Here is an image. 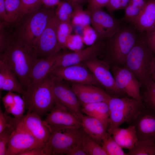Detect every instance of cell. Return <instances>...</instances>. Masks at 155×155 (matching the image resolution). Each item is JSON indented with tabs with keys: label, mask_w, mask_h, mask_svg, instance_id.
<instances>
[{
	"label": "cell",
	"mask_w": 155,
	"mask_h": 155,
	"mask_svg": "<svg viewBox=\"0 0 155 155\" xmlns=\"http://www.w3.org/2000/svg\"><path fill=\"white\" fill-rule=\"evenodd\" d=\"M0 58L6 61L26 90L30 84L31 70L38 58L34 48L16 36L10 27Z\"/></svg>",
	"instance_id": "cell-1"
},
{
	"label": "cell",
	"mask_w": 155,
	"mask_h": 155,
	"mask_svg": "<svg viewBox=\"0 0 155 155\" xmlns=\"http://www.w3.org/2000/svg\"><path fill=\"white\" fill-rule=\"evenodd\" d=\"M54 16L53 8L42 7L10 23L12 31L18 37L33 47L34 43Z\"/></svg>",
	"instance_id": "cell-2"
},
{
	"label": "cell",
	"mask_w": 155,
	"mask_h": 155,
	"mask_svg": "<svg viewBox=\"0 0 155 155\" xmlns=\"http://www.w3.org/2000/svg\"><path fill=\"white\" fill-rule=\"evenodd\" d=\"M155 57L146 42L143 33L139 32L136 43L123 67L133 74L144 90L153 81L151 74Z\"/></svg>",
	"instance_id": "cell-3"
},
{
	"label": "cell",
	"mask_w": 155,
	"mask_h": 155,
	"mask_svg": "<svg viewBox=\"0 0 155 155\" xmlns=\"http://www.w3.org/2000/svg\"><path fill=\"white\" fill-rule=\"evenodd\" d=\"M28 110L40 117L50 112L56 103L49 74L42 80L31 83L22 96Z\"/></svg>",
	"instance_id": "cell-4"
},
{
	"label": "cell",
	"mask_w": 155,
	"mask_h": 155,
	"mask_svg": "<svg viewBox=\"0 0 155 155\" xmlns=\"http://www.w3.org/2000/svg\"><path fill=\"white\" fill-rule=\"evenodd\" d=\"M139 32L131 24L121 25L115 34L105 39L102 46L105 48L107 55L112 65L123 66L127 56L135 45Z\"/></svg>",
	"instance_id": "cell-5"
},
{
	"label": "cell",
	"mask_w": 155,
	"mask_h": 155,
	"mask_svg": "<svg viewBox=\"0 0 155 155\" xmlns=\"http://www.w3.org/2000/svg\"><path fill=\"white\" fill-rule=\"evenodd\" d=\"M108 104L109 108V123L107 132L111 134L115 129L123 123L128 124L135 117L142 108V100L124 96L111 97Z\"/></svg>",
	"instance_id": "cell-6"
},
{
	"label": "cell",
	"mask_w": 155,
	"mask_h": 155,
	"mask_svg": "<svg viewBox=\"0 0 155 155\" xmlns=\"http://www.w3.org/2000/svg\"><path fill=\"white\" fill-rule=\"evenodd\" d=\"M51 133L44 147L46 155H67L85 134L82 127L55 129Z\"/></svg>",
	"instance_id": "cell-7"
},
{
	"label": "cell",
	"mask_w": 155,
	"mask_h": 155,
	"mask_svg": "<svg viewBox=\"0 0 155 155\" xmlns=\"http://www.w3.org/2000/svg\"><path fill=\"white\" fill-rule=\"evenodd\" d=\"M85 66L106 91L112 97H122L126 94L116 86L109 63L95 57L86 61Z\"/></svg>",
	"instance_id": "cell-8"
},
{
	"label": "cell",
	"mask_w": 155,
	"mask_h": 155,
	"mask_svg": "<svg viewBox=\"0 0 155 155\" xmlns=\"http://www.w3.org/2000/svg\"><path fill=\"white\" fill-rule=\"evenodd\" d=\"M7 119L9 123L15 128L24 131L45 144L50 137V128L42 120L41 117L35 113H27L18 119L8 115Z\"/></svg>",
	"instance_id": "cell-9"
},
{
	"label": "cell",
	"mask_w": 155,
	"mask_h": 155,
	"mask_svg": "<svg viewBox=\"0 0 155 155\" xmlns=\"http://www.w3.org/2000/svg\"><path fill=\"white\" fill-rule=\"evenodd\" d=\"M59 21L54 16L50 20L33 46L38 58H45L55 55L61 49L57 38V29Z\"/></svg>",
	"instance_id": "cell-10"
},
{
	"label": "cell",
	"mask_w": 155,
	"mask_h": 155,
	"mask_svg": "<svg viewBox=\"0 0 155 155\" xmlns=\"http://www.w3.org/2000/svg\"><path fill=\"white\" fill-rule=\"evenodd\" d=\"M51 78L53 90L56 101L65 107L81 121L84 116L80 104L71 87L63 80L49 74Z\"/></svg>",
	"instance_id": "cell-11"
},
{
	"label": "cell",
	"mask_w": 155,
	"mask_h": 155,
	"mask_svg": "<svg viewBox=\"0 0 155 155\" xmlns=\"http://www.w3.org/2000/svg\"><path fill=\"white\" fill-rule=\"evenodd\" d=\"M143 103L140 111L128 125L134 126L139 142L155 143V111Z\"/></svg>",
	"instance_id": "cell-12"
},
{
	"label": "cell",
	"mask_w": 155,
	"mask_h": 155,
	"mask_svg": "<svg viewBox=\"0 0 155 155\" xmlns=\"http://www.w3.org/2000/svg\"><path fill=\"white\" fill-rule=\"evenodd\" d=\"M52 130L82 127L81 121L65 107L56 103L44 120Z\"/></svg>",
	"instance_id": "cell-13"
},
{
	"label": "cell",
	"mask_w": 155,
	"mask_h": 155,
	"mask_svg": "<svg viewBox=\"0 0 155 155\" xmlns=\"http://www.w3.org/2000/svg\"><path fill=\"white\" fill-rule=\"evenodd\" d=\"M91 24L96 32L99 41L110 38L120 28L121 22L102 8L91 12Z\"/></svg>",
	"instance_id": "cell-14"
},
{
	"label": "cell",
	"mask_w": 155,
	"mask_h": 155,
	"mask_svg": "<svg viewBox=\"0 0 155 155\" xmlns=\"http://www.w3.org/2000/svg\"><path fill=\"white\" fill-rule=\"evenodd\" d=\"M112 66L111 70L116 87L131 98L142 100L141 85L133 74L123 67Z\"/></svg>",
	"instance_id": "cell-15"
},
{
	"label": "cell",
	"mask_w": 155,
	"mask_h": 155,
	"mask_svg": "<svg viewBox=\"0 0 155 155\" xmlns=\"http://www.w3.org/2000/svg\"><path fill=\"white\" fill-rule=\"evenodd\" d=\"M49 74L72 83L91 84L100 87L91 72L86 66L80 63L57 68Z\"/></svg>",
	"instance_id": "cell-16"
},
{
	"label": "cell",
	"mask_w": 155,
	"mask_h": 155,
	"mask_svg": "<svg viewBox=\"0 0 155 155\" xmlns=\"http://www.w3.org/2000/svg\"><path fill=\"white\" fill-rule=\"evenodd\" d=\"M15 128L11 136L7 155H19L33 148L44 147L45 143L31 134L19 128Z\"/></svg>",
	"instance_id": "cell-17"
},
{
	"label": "cell",
	"mask_w": 155,
	"mask_h": 155,
	"mask_svg": "<svg viewBox=\"0 0 155 155\" xmlns=\"http://www.w3.org/2000/svg\"><path fill=\"white\" fill-rule=\"evenodd\" d=\"M102 44V41H98L78 51L67 53L60 52L51 71L57 68L80 64L82 61L96 57L101 49Z\"/></svg>",
	"instance_id": "cell-18"
},
{
	"label": "cell",
	"mask_w": 155,
	"mask_h": 155,
	"mask_svg": "<svg viewBox=\"0 0 155 155\" xmlns=\"http://www.w3.org/2000/svg\"><path fill=\"white\" fill-rule=\"evenodd\" d=\"M71 87L82 106L93 103H108L112 97L101 88L94 85L72 83Z\"/></svg>",
	"instance_id": "cell-19"
},
{
	"label": "cell",
	"mask_w": 155,
	"mask_h": 155,
	"mask_svg": "<svg viewBox=\"0 0 155 155\" xmlns=\"http://www.w3.org/2000/svg\"><path fill=\"white\" fill-rule=\"evenodd\" d=\"M0 90L16 92L22 96L26 90L6 61L0 58Z\"/></svg>",
	"instance_id": "cell-20"
},
{
	"label": "cell",
	"mask_w": 155,
	"mask_h": 155,
	"mask_svg": "<svg viewBox=\"0 0 155 155\" xmlns=\"http://www.w3.org/2000/svg\"><path fill=\"white\" fill-rule=\"evenodd\" d=\"M82 127L86 134L99 144L108 133L107 128L99 119L88 115L81 119Z\"/></svg>",
	"instance_id": "cell-21"
},
{
	"label": "cell",
	"mask_w": 155,
	"mask_h": 155,
	"mask_svg": "<svg viewBox=\"0 0 155 155\" xmlns=\"http://www.w3.org/2000/svg\"><path fill=\"white\" fill-rule=\"evenodd\" d=\"M137 31L144 33L155 26V0H148L133 24Z\"/></svg>",
	"instance_id": "cell-22"
},
{
	"label": "cell",
	"mask_w": 155,
	"mask_h": 155,
	"mask_svg": "<svg viewBox=\"0 0 155 155\" xmlns=\"http://www.w3.org/2000/svg\"><path fill=\"white\" fill-rule=\"evenodd\" d=\"M60 53L47 58L37 59L30 73V84L40 81L49 75Z\"/></svg>",
	"instance_id": "cell-23"
},
{
	"label": "cell",
	"mask_w": 155,
	"mask_h": 155,
	"mask_svg": "<svg viewBox=\"0 0 155 155\" xmlns=\"http://www.w3.org/2000/svg\"><path fill=\"white\" fill-rule=\"evenodd\" d=\"M125 128L118 127L114 129L111 134L117 142L123 148L130 149L138 142L134 126L129 125Z\"/></svg>",
	"instance_id": "cell-24"
},
{
	"label": "cell",
	"mask_w": 155,
	"mask_h": 155,
	"mask_svg": "<svg viewBox=\"0 0 155 155\" xmlns=\"http://www.w3.org/2000/svg\"><path fill=\"white\" fill-rule=\"evenodd\" d=\"M82 112L100 121L107 128L109 123V108L108 103L98 102L82 106Z\"/></svg>",
	"instance_id": "cell-25"
},
{
	"label": "cell",
	"mask_w": 155,
	"mask_h": 155,
	"mask_svg": "<svg viewBox=\"0 0 155 155\" xmlns=\"http://www.w3.org/2000/svg\"><path fill=\"white\" fill-rule=\"evenodd\" d=\"M73 28L78 26L82 28L91 24V13L83 9L82 5H77L73 7L71 21Z\"/></svg>",
	"instance_id": "cell-26"
},
{
	"label": "cell",
	"mask_w": 155,
	"mask_h": 155,
	"mask_svg": "<svg viewBox=\"0 0 155 155\" xmlns=\"http://www.w3.org/2000/svg\"><path fill=\"white\" fill-rule=\"evenodd\" d=\"M55 10V16L59 22H70L73 6L65 0L60 1Z\"/></svg>",
	"instance_id": "cell-27"
},
{
	"label": "cell",
	"mask_w": 155,
	"mask_h": 155,
	"mask_svg": "<svg viewBox=\"0 0 155 155\" xmlns=\"http://www.w3.org/2000/svg\"><path fill=\"white\" fill-rule=\"evenodd\" d=\"M82 143L84 150L87 155H107L102 146L86 133Z\"/></svg>",
	"instance_id": "cell-28"
},
{
	"label": "cell",
	"mask_w": 155,
	"mask_h": 155,
	"mask_svg": "<svg viewBox=\"0 0 155 155\" xmlns=\"http://www.w3.org/2000/svg\"><path fill=\"white\" fill-rule=\"evenodd\" d=\"M73 28L70 22H59L57 29V34L58 43L61 49H67V40L69 35L72 33Z\"/></svg>",
	"instance_id": "cell-29"
},
{
	"label": "cell",
	"mask_w": 155,
	"mask_h": 155,
	"mask_svg": "<svg viewBox=\"0 0 155 155\" xmlns=\"http://www.w3.org/2000/svg\"><path fill=\"white\" fill-rule=\"evenodd\" d=\"M101 144L107 155H127L111 135L108 133L104 138Z\"/></svg>",
	"instance_id": "cell-30"
},
{
	"label": "cell",
	"mask_w": 155,
	"mask_h": 155,
	"mask_svg": "<svg viewBox=\"0 0 155 155\" xmlns=\"http://www.w3.org/2000/svg\"><path fill=\"white\" fill-rule=\"evenodd\" d=\"M5 5L9 23H12L19 18L21 7V0H4Z\"/></svg>",
	"instance_id": "cell-31"
},
{
	"label": "cell",
	"mask_w": 155,
	"mask_h": 155,
	"mask_svg": "<svg viewBox=\"0 0 155 155\" xmlns=\"http://www.w3.org/2000/svg\"><path fill=\"white\" fill-rule=\"evenodd\" d=\"M127 155H155V143L139 142Z\"/></svg>",
	"instance_id": "cell-32"
},
{
	"label": "cell",
	"mask_w": 155,
	"mask_h": 155,
	"mask_svg": "<svg viewBox=\"0 0 155 155\" xmlns=\"http://www.w3.org/2000/svg\"><path fill=\"white\" fill-rule=\"evenodd\" d=\"M14 103L9 109L5 111L7 114H10L16 119H20L24 116L25 103L22 97L19 94L14 93Z\"/></svg>",
	"instance_id": "cell-33"
},
{
	"label": "cell",
	"mask_w": 155,
	"mask_h": 155,
	"mask_svg": "<svg viewBox=\"0 0 155 155\" xmlns=\"http://www.w3.org/2000/svg\"><path fill=\"white\" fill-rule=\"evenodd\" d=\"M141 97L144 104L155 111V82L152 81L144 90Z\"/></svg>",
	"instance_id": "cell-34"
},
{
	"label": "cell",
	"mask_w": 155,
	"mask_h": 155,
	"mask_svg": "<svg viewBox=\"0 0 155 155\" xmlns=\"http://www.w3.org/2000/svg\"><path fill=\"white\" fill-rule=\"evenodd\" d=\"M15 128L11 125L0 133V155H7L8 144L11 135Z\"/></svg>",
	"instance_id": "cell-35"
},
{
	"label": "cell",
	"mask_w": 155,
	"mask_h": 155,
	"mask_svg": "<svg viewBox=\"0 0 155 155\" xmlns=\"http://www.w3.org/2000/svg\"><path fill=\"white\" fill-rule=\"evenodd\" d=\"M84 43L82 36L77 33H71L68 36L66 42V48L76 52L82 49Z\"/></svg>",
	"instance_id": "cell-36"
},
{
	"label": "cell",
	"mask_w": 155,
	"mask_h": 155,
	"mask_svg": "<svg viewBox=\"0 0 155 155\" xmlns=\"http://www.w3.org/2000/svg\"><path fill=\"white\" fill-rule=\"evenodd\" d=\"M82 29L81 36L84 44L90 46L99 41L96 32L90 25L86 26Z\"/></svg>",
	"instance_id": "cell-37"
},
{
	"label": "cell",
	"mask_w": 155,
	"mask_h": 155,
	"mask_svg": "<svg viewBox=\"0 0 155 155\" xmlns=\"http://www.w3.org/2000/svg\"><path fill=\"white\" fill-rule=\"evenodd\" d=\"M21 0V12L18 18L25 14L35 11L42 7V0Z\"/></svg>",
	"instance_id": "cell-38"
},
{
	"label": "cell",
	"mask_w": 155,
	"mask_h": 155,
	"mask_svg": "<svg viewBox=\"0 0 155 155\" xmlns=\"http://www.w3.org/2000/svg\"><path fill=\"white\" fill-rule=\"evenodd\" d=\"M125 9V15L122 20L133 24L138 17L142 9L128 4Z\"/></svg>",
	"instance_id": "cell-39"
},
{
	"label": "cell",
	"mask_w": 155,
	"mask_h": 155,
	"mask_svg": "<svg viewBox=\"0 0 155 155\" xmlns=\"http://www.w3.org/2000/svg\"><path fill=\"white\" fill-rule=\"evenodd\" d=\"M143 33L148 46L155 56V26Z\"/></svg>",
	"instance_id": "cell-40"
},
{
	"label": "cell",
	"mask_w": 155,
	"mask_h": 155,
	"mask_svg": "<svg viewBox=\"0 0 155 155\" xmlns=\"http://www.w3.org/2000/svg\"><path fill=\"white\" fill-rule=\"evenodd\" d=\"M110 0H89L87 9L91 12L96 9L106 7Z\"/></svg>",
	"instance_id": "cell-41"
},
{
	"label": "cell",
	"mask_w": 155,
	"mask_h": 155,
	"mask_svg": "<svg viewBox=\"0 0 155 155\" xmlns=\"http://www.w3.org/2000/svg\"><path fill=\"white\" fill-rule=\"evenodd\" d=\"M5 111L11 107L14 103V92H8V93L2 98Z\"/></svg>",
	"instance_id": "cell-42"
},
{
	"label": "cell",
	"mask_w": 155,
	"mask_h": 155,
	"mask_svg": "<svg viewBox=\"0 0 155 155\" xmlns=\"http://www.w3.org/2000/svg\"><path fill=\"white\" fill-rule=\"evenodd\" d=\"M105 7L112 14L115 11L121 9V0H110Z\"/></svg>",
	"instance_id": "cell-43"
},
{
	"label": "cell",
	"mask_w": 155,
	"mask_h": 155,
	"mask_svg": "<svg viewBox=\"0 0 155 155\" xmlns=\"http://www.w3.org/2000/svg\"><path fill=\"white\" fill-rule=\"evenodd\" d=\"M82 142L71 149L67 155H87L84 150Z\"/></svg>",
	"instance_id": "cell-44"
},
{
	"label": "cell",
	"mask_w": 155,
	"mask_h": 155,
	"mask_svg": "<svg viewBox=\"0 0 155 155\" xmlns=\"http://www.w3.org/2000/svg\"><path fill=\"white\" fill-rule=\"evenodd\" d=\"M19 155H46L44 150V147L35 148L24 151Z\"/></svg>",
	"instance_id": "cell-45"
},
{
	"label": "cell",
	"mask_w": 155,
	"mask_h": 155,
	"mask_svg": "<svg viewBox=\"0 0 155 155\" xmlns=\"http://www.w3.org/2000/svg\"><path fill=\"white\" fill-rule=\"evenodd\" d=\"M0 22L9 23L4 0H0Z\"/></svg>",
	"instance_id": "cell-46"
},
{
	"label": "cell",
	"mask_w": 155,
	"mask_h": 155,
	"mask_svg": "<svg viewBox=\"0 0 155 155\" xmlns=\"http://www.w3.org/2000/svg\"><path fill=\"white\" fill-rule=\"evenodd\" d=\"M6 115V113H3L0 108V133H1L6 127L11 125L8 122Z\"/></svg>",
	"instance_id": "cell-47"
},
{
	"label": "cell",
	"mask_w": 155,
	"mask_h": 155,
	"mask_svg": "<svg viewBox=\"0 0 155 155\" xmlns=\"http://www.w3.org/2000/svg\"><path fill=\"white\" fill-rule=\"evenodd\" d=\"M60 1V0H42V6L47 8H53Z\"/></svg>",
	"instance_id": "cell-48"
},
{
	"label": "cell",
	"mask_w": 155,
	"mask_h": 155,
	"mask_svg": "<svg viewBox=\"0 0 155 155\" xmlns=\"http://www.w3.org/2000/svg\"><path fill=\"white\" fill-rule=\"evenodd\" d=\"M148 0H130L128 4L142 9Z\"/></svg>",
	"instance_id": "cell-49"
},
{
	"label": "cell",
	"mask_w": 155,
	"mask_h": 155,
	"mask_svg": "<svg viewBox=\"0 0 155 155\" xmlns=\"http://www.w3.org/2000/svg\"><path fill=\"white\" fill-rule=\"evenodd\" d=\"M70 3L73 7L77 5H82L89 0H65Z\"/></svg>",
	"instance_id": "cell-50"
},
{
	"label": "cell",
	"mask_w": 155,
	"mask_h": 155,
	"mask_svg": "<svg viewBox=\"0 0 155 155\" xmlns=\"http://www.w3.org/2000/svg\"><path fill=\"white\" fill-rule=\"evenodd\" d=\"M151 78L152 81L155 82V57L154 58V63L151 74Z\"/></svg>",
	"instance_id": "cell-51"
},
{
	"label": "cell",
	"mask_w": 155,
	"mask_h": 155,
	"mask_svg": "<svg viewBox=\"0 0 155 155\" xmlns=\"http://www.w3.org/2000/svg\"><path fill=\"white\" fill-rule=\"evenodd\" d=\"M130 0H121V9H124L128 5Z\"/></svg>",
	"instance_id": "cell-52"
}]
</instances>
